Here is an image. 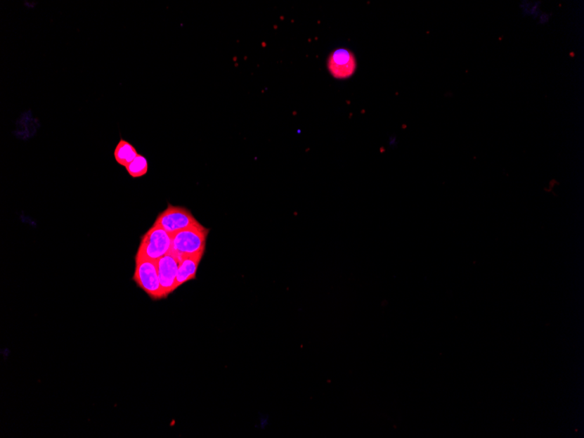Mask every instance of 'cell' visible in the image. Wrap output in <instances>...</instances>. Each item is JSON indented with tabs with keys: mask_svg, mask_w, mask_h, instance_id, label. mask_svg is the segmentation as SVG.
Listing matches in <instances>:
<instances>
[{
	"mask_svg": "<svg viewBox=\"0 0 584 438\" xmlns=\"http://www.w3.org/2000/svg\"><path fill=\"white\" fill-rule=\"evenodd\" d=\"M209 229L199 224L184 231L174 233L171 237V250L179 259L205 252Z\"/></svg>",
	"mask_w": 584,
	"mask_h": 438,
	"instance_id": "cell-1",
	"label": "cell"
},
{
	"mask_svg": "<svg viewBox=\"0 0 584 438\" xmlns=\"http://www.w3.org/2000/svg\"><path fill=\"white\" fill-rule=\"evenodd\" d=\"M134 280L137 285L153 300L167 299L160 285L155 261L136 255Z\"/></svg>",
	"mask_w": 584,
	"mask_h": 438,
	"instance_id": "cell-2",
	"label": "cell"
},
{
	"mask_svg": "<svg viewBox=\"0 0 584 438\" xmlns=\"http://www.w3.org/2000/svg\"><path fill=\"white\" fill-rule=\"evenodd\" d=\"M171 237L163 228L153 227L143 236L139 244L137 256L157 262L171 252Z\"/></svg>",
	"mask_w": 584,
	"mask_h": 438,
	"instance_id": "cell-3",
	"label": "cell"
},
{
	"mask_svg": "<svg viewBox=\"0 0 584 438\" xmlns=\"http://www.w3.org/2000/svg\"><path fill=\"white\" fill-rule=\"evenodd\" d=\"M199 224L188 208L168 204L167 210L159 214L153 225L173 235Z\"/></svg>",
	"mask_w": 584,
	"mask_h": 438,
	"instance_id": "cell-4",
	"label": "cell"
},
{
	"mask_svg": "<svg viewBox=\"0 0 584 438\" xmlns=\"http://www.w3.org/2000/svg\"><path fill=\"white\" fill-rule=\"evenodd\" d=\"M157 274L164 296L167 297L176 289V279L180 259L174 253L164 255L156 262Z\"/></svg>",
	"mask_w": 584,
	"mask_h": 438,
	"instance_id": "cell-5",
	"label": "cell"
},
{
	"mask_svg": "<svg viewBox=\"0 0 584 438\" xmlns=\"http://www.w3.org/2000/svg\"><path fill=\"white\" fill-rule=\"evenodd\" d=\"M327 67L337 79H346L356 71V62L352 53L346 49H339L329 56Z\"/></svg>",
	"mask_w": 584,
	"mask_h": 438,
	"instance_id": "cell-6",
	"label": "cell"
},
{
	"mask_svg": "<svg viewBox=\"0 0 584 438\" xmlns=\"http://www.w3.org/2000/svg\"><path fill=\"white\" fill-rule=\"evenodd\" d=\"M204 253L197 254L195 256L183 257L179 263L176 279V289L184 283L195 279L200 261Z\"/></svg>",
	"mask_w": 584,
	"mask_h": 438,
	"instance_id": "cell-7",
	"label": "cell"
},
{
	"mask_svg": "<svg viewBox=\"0 0 584 438\" xmlns=\"http://www.w3.org/2000/svg\"><path fill=\"white\" fill-rule=\"evenodd\" d=\"M138 155L134 145L124 139H120L114 150L115 160L120 166L126 167Z\"/></svg>",
	"mask_w": 584,
	"mask_h": 438,
	"instance_id": "cell-8",
	"label": "cell"
},
{
	"mask_svg": "<svg viewBox=\"0 0 584 438\" xmlns=\"http://www.w3.org/2000/svg\"><path fill=\"white\" fill-rule=\"evenodd\" d=\"M128 174L131 178L138 179L147 174L148 172L149 164L145 156L138 154L136 159L128 165L126 167Z\"/></svg>",
	"mask_w": 584,
	"mask_h": 438,
	"instance_id": "cell-9",
	"label": "cell"
},
{
	"mask_svg": "<svg viewBox=\"0 0 584 438\" xmlns=\"http://www.w3.org/2000/svg\"><path fill=\"white\" fill-rule=\"evenodd\" d=\"M540 1L531 3V6H530L528 16L533 17V19H538L540 14L543 13L542 11H540Z\"/></svg>",
	"mask_w": 584,
	"mask_h": 438,
	"instance_id": "cell-10",
	"label": "cell"
},
{
	"mask_svg": "<svg viewBox=\"0 0 584 438\" xmlns=\"http://www.w3.org/2000/svg\"><path fill=\"white\" fill-rule=\"evenodd\" d=\"M530 6H531V2L529 1H523L519 5L521 7V10L523 14V16L528 17L529 13Z\"/></svg>",
	"mask_w": 584,
	"mask_h": 438,
	"instance_id": "cell-11",
	"label": "cell"
},
{
	"mask_svg": "<svg viewBox=\"0 0 584 438\" xmlns=\"http://www.w3.org/2000/svg\"><path fill=\"white\" fill-rule=\"evenodd\" d=\"M550 14L546 13H542L540 14L538 17L539 24L540 25H545L550 21Z\"/></svg>",
	"mask_w": 584,
	"mask_h": 438,
	"instance_id": "cell-12",
	"label": "cell"
}]
</instances>
